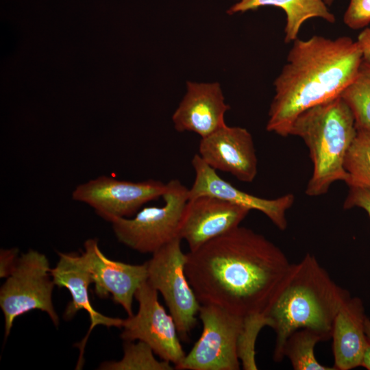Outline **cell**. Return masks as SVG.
Wrapping results in <instances>:
<instances>
[{
  "label": "cell",
  "instance_id": "obj_1",
  "mask_svg": "<svg viewBox=\"0 0 370 370\" xmlns=\"http://www.w3.org/2000/svg\"><path fill=\"white\" fill-rule=\"evenodd\" d=\"M290 265L279 247L239 225L186 253L185 272L201 304L244 317L264 314Z\"/></svg>",
  "mask_w": 370,
  "mask_h": 370
},
{
  "label": "cell",
  "instance_id": "obj_2",
  "mask_svg": "<svg viewBox=\"0 0 370 370\" xmlns=\"http://www.w3.org/2000/svg\"><path fill=\"white\" fill-rule=\"evenodd\" d=\"M362 60L357 42L349 36L297 38L274 81L267 130L289 136L293 123L302 112L342 95Z\"/></svg>",
  "mask_w": 370,
  "mask_h": 370
},
{
  "label": "cell",
  "instance_id": "obj_3",
  "mask_svg": "<svg viewBox=\"0 0 370 370\" xmlns=\"http://www.w3.org/2000/svg\"><path fill=\"white\" fill-rule=\"evenodd\" d=\"M350 297L313 255L291 264L264 312L276 334L273 360H283L284 343L297 330L311 328L332 338L335 317Z\"/></svg>",
  "mask_w": 370,
  "mask_h": 370
},
{
  "label": "cell",
  "instance_id": "obj_4",
  "mask_svg": "<svg viewBox=\"0 0 370 370\" xmlns=\"http://www.w3.org/2000/svg\"><path fill=\"white\" fill-rule=\"evenodd\" d=\"M354 114L341 96L306 110L293 123L289 136L301 138L309 149L312 174L306 194H325L336 181L346 182V154L356 135Z\"/></svg>",
  "mask_w": 370,
  "mask_h": 370
},
{
  "label": "cell",
  "instance_id": "obj_5",
  "mask_svg": "<svg viewBox=\"0 0 370 370\" xmlns=\"http://www.w3.org/2000/svg\"><path fill=\"white\" fill-rule=\"evenodd\" d=\"M162 206L145 207L134 217H116L110 222L118 241L141 254H153L179 237V227L188 188L179 180H171L162 197Z\"/></svg>",
  "mask_w": 370,
  "mask_h": 370
},
{
  "label": "cell",
  "instance_id": "obj_6",
  "mask_svg": "<svg viewBox=\"0 0 370 370\" xmlns=\"http://www.w3.org/2000/svg\"><path fill=\"white\" fill-rule=\"evenodd\" d=\"M54 286L49 260L43 254L30 249L16 260L0 289L5 337L14 320L33 310L46 312L58 325L59 317L52 301Z\"/></svg>",
  "mask_w": 370,
  "mask_h": 370
},
{
  "label": "cell",
  "instance_id": "obj_7",
  "mask_svg": "<svg viewBox=\"0 0 370 370\" xmlns=\"http://www.w3.org/2000/svg\"><path fill=\"white\" fill-rule=\"evenodd\" d=\"M177 238L152 254L147 264V282L162 295L179 336L188 338L197 323L199 303L185 272L186 254Z\"/></svg>",
  "mask_w": 370,
  "mask_h": 370
},
{
  "label": "cell",
  "instance_id": "obj_8",
  "mask_svg": "<svg viewBox=\"0 0 370 370\" xmlns=\"http://www.w3.org/2000/svg\"><path fill=\"white\" fill-rule=\"evenodd\" d=\"M203 330L182 362L180 370H238L237 341L243 317L211 304H201Z\"/></svg>",
  "mask_w": 370,
  "mask_h": 370
},
{
  "label": "cell",
  "instance_id": "obj_9",
  "mask_svg": "<svg viewBox=\"0 0 370 370\" xmlns=\"http://www.w3.org/2000/svg\"><path fill=\"white\" fill-rule=\"evenodd\" d=\"M158 293L147 280L140 285L134 295L138 312L123 319L121 337L124 341L145 343L161 360L173 364L175 368L186 354L175 321L159 302Z\"/></svg>",
  "mask_w": 370,
  "mask_h": 370
},
{
  "label": "cell",
  "instance_id": "obj_10",
  "mask_svg": "<svg viewBox=\"0 0 370 370\" xmlns=\"http://www.w3.org/2000/svg\"><path fill=\"white\" fill-rule=\"evenodd\" d=\"M166 184L154 180L139 182L101 175L78 185L73 191V200L92 207L103 219L130 217L146 203L164 194Z\"/></svg>",
  "mask_w": 370,
  "mask_h": 370
},
{
  "label": "cell",
  "instance_id": "obj_11",
  "mask_svg": "<svg viewBox=\"0 0 370 370\" xmlns=\"http://www.w3.org/2000/svg\"><path fill=\"white\" fill-rule=\"evenodd\" d=\"M82 255L90 273L95 293L99 298L111 296L129 317L132 316V303L136 290L147 280V262L132 264L116 261L106 256L99 249L98 241L90 238L84 243Z\"/></svg>",
  "mask_w": 370,
  "mask_h": 370
},
{
  "label": "cell",
  "instance_id": "obj_12",
  "mask_svg": "<svg viewBox=\"0 0 370 370\" xmlns=\"http://www.w3.org/2000/svg\"><path fill=\"white\" fill-rule=\"evenodd\" d=\"M249 210L210 195L188 199L181 219L179 237L190 251L240 225Z\"/></svg>",
  "mask_w": 370,
  "mask_h": 370
},
{
  "label": "cell",
  "instance_id": "obj_13",
  "mask_svg": "<svg viewBox=\"0 0 370 370\" xmlns=\"http://www.w3.org/2000/svg\"><path fill=\"white\" fill-rule=\"evenodd\" d=\"M214 170L227 172L244 182H251L258 173V160L250 132L225 125L201 138L199 153Z\"/></svg>",
  "mask_w": 370,
  "mask_h": 370
},
{
  "label": "cell",
  "instance_id": "obj_14",
  "mask_svg": "<svg viewBox=\"0 0 370 370\" xmlns=\"http://www.w3.org/2000/svg\"><path fill=\"white\" fill-rule=\"evenodd\" d=\"M195 171L194 182L188 189V199L210 195L236 205L256 210L265 214L280 230L287 227L286 212L295 201V195L287 193L275 199H264L243 191L221 178L217 171L208 166L197 153L192 160Z\"/></svg>",
  "mask_w": 370,
  "mask_h": 370
},
{
  "label": "cell",
  "instance_id": "obj_15",
  "mask_svg": "<svg viewBox=\"0 0 370 370\" xmlns=\"http://www.w3.org/2000/svg\"><path fill=\"white\" fill-rule=\"evenodd\" d=\"M59 260L56 266L51 269V275L56 286L66 288L71 296L64 311V318L72 319L81 310H86L90 318V325L87 334L78 345L80 354L77 369L83 365V354L85 345L95 327L102 325L108 328H122L123 319L103 315L97 311L91 304L88 286L92 279L87 265L81 254L77 253L58 252Z\"/></svg>",
  "mask_w": 370,
  "mask_h": 370
},
{
  "label": "cell",
  "instance_id": "obj_16",
  "mask_svg": "<svg viewBox=\"0 0 370 370\" xmlns=\"http://www.w3.org/2000/svg\"><path fill=\"white\" fill-rule=\"evenodd\" d=\"M229 109L218 83L188 82L172 120L177 131L193 132L203 138L226 125L224 116Z\"/></svg>",
  "mask_w": 370,
  "mask_h": 370
},
{
  "label": "cell",
  "instance_id": "obj_17",
  "mask_svg": "<svg viewBox=\"0 0 370 370\" xmlns=\"http://www.w3.org/2000/svg\"><path fill=\"white\" fill-rule=\"evenodd\" d=\"M362 300L350 297L340 308L332 327L334 367L350 370L360 367L363 353L369 344L365 330Z\"/></svg>",
  "mask_w": 370,
  "mask_h": 370
},
{
  "label": "cell",
  "instance_id": "obj_18",
  "mask_svg": "<svg viewBox=\"0 0 370 370\" xmlns=\"http://www.w3.org/2000/svg\"><path fill=\"white\" fill-rule=\"evenodd\" d=\"M275 6L282 9L286 16L284 42H293L298 38L302 25L312 18H321L333 23L336 21L323 0H239L227 11L228 14L243 13L260 7Z\"/></svg>",
  "mask_w": 370,
  "mask_h": 370
},
{
  "label": "cell",
  "instance_id": "obj_19",
  "mask_svg": "<svg viewBox=\"0 0 370 370\" xmlns=\"http://www.w3.org/2000/svg\"><path fill=\"white\" fill-rule=\"evenodd\" d=\"M326 334L304 328L297 330L286 339L283 347V356L289 359L295 370H336L319 362L314 355L317 343L329 340Z\"/></svg>",
  "mask_w": 370,
  "mask_h": 370
},
{
  "label": "cell",
  "instance_id": "obj_20",
  "mask_svg": "<svg viewBox=\"0 0 370 370\" xmlns=\"http://www.w3.org/2000/svg\"><path fill=\"white\" fill-rule=\"evenodd\" d=\"M344 167L349 187L370 189V132L357 129L356 135L346 154Z\"/></svg>",
  "mask_w": 370,
  "mask_h": 370
},
{
  "label": "cell",
  "instance_id": "obj_21",
  "mask_svg": "<svg viewBox=\"0 0 370 370\" xmlns=\"http://www.w3.org/2000/svg\"><path fill=\"white\" fill-rule=\"evenodd\" d=\"M341 96L352 111L356 128L370 132V63L362 60L355 79Z\"/></svg>",
  "mask_w": 370,
  "mask_h": 370
},
{
  "label": "cell",
  "instance_id": "obj_22",
  "mask_svg": "<svg viewBox=\"0 0 370 370\" xmlns=\"http://www.w3.org/2000/svg\"><path fill=\"white\" fill-rule=\"evenodd\" d=\"M123 356L119 361L103 362L100 369L107 370H173L175 367L163 360H158L152 349L138 341H125Z\"/></svg>",
  "mask_w": 370,
  "mask_h": 370
},
{
  "label": "cell",
  "instance_id": "obj_23",
  "mask_svg": "<svg viewBox=\"0 0 370 370\" xmlns=\"http://www.w3.org/2000/svg\"><path fill=\"white\" fill-rule=\"evenodd\" d=\"M269 326V321L264 314H255L243 317V325L237 341V354L243 369L256 370L255 345L262 328Z\"/></svg>",
  "mask_w": 370,
  "mask_h": 370
},
{
  "label": "cell",
  "instance_id": "obj_24",
  "mask_svg": "<svg viewBox=\"0 0 370 370\" xmlns=\"http://www.w3.org/2000/svg\"><path fill=\"white\" fill-rule=\"evenodd\" d=\"M343 22L352 29L367 27L370 23V0H349Z\"/></svg>",
  "mask_w": 370,
  "mask_h": 370
},
{
  "label": "cell",
  "instance_id": "obj_25",
  "mask_svg": "<svg viewBox=\"0 0 370 370\" xmlns=\"http://www.w3.org/2000/svg\"><path fill=\"white\" fill-rule=\"evenodd\" d=\"M348 194L344 201V209L360 208L363 209L370 219V189L360 187H349Z\"/></svg>",
  "mask_w": 370,
  "mask_h": 370
},
{
  "label": "cell",
  "instance_id": "obj_26",
  "mask_svg": "<svg viewBox=\"0 0 370 370\" xmlns=\"http://www.w3.org/2000/svg\"><path fill=\"white\" fill-rule=\"evenodd\" d=\"M356 42L362 53V60L370 63V27H365L360 32Z\"/></svg>",
  "mask_w": 370,
  "mask_h": 370
},
{
  "label": "cell",
  "instance_id": "obj_27",
  "mask_svg": "<svg viewBox=\"0 0 370 370\" xmlns=\"http://www.w3.org/2000/svg\"><path fill=\"white\" fill-rule=\"evenodd\" d=\"M360 366L370 370V343L367 345L363 353Z\"/></svg>",
  "mask_w": 370,
  "mask_h": 370
},
{
  "label": "cell",
  "instance_id": "obj_28",
  "mask_svg": "<svg viewBox=\"0 0 370 370\" xmlns=\"http://www.w3.org/2000/svg\"><path fill=\"white\" fill-rule=\"evenodd\" d=\"M365 330L369 343H370V319L366 318L365 321Z\"/></svg>",
  "mask_w": 370,
  "mask_h": 370
},
{
  "label": "cell",
  "instance_id": "obj_29",
  "mask_svg": "<svg viewBox=\"0 0 370 370\" xmlns=\"http://www.w3.org/2000/svg\"><path fill=\"white\" fill-rule=\"evenodd\" d=\"M324 1V3L327 5H330L333 3V2L336 0H323Z\"/></svg>",
  "mask_w": 370,
  "mask_h": 370
}]
</instances>
